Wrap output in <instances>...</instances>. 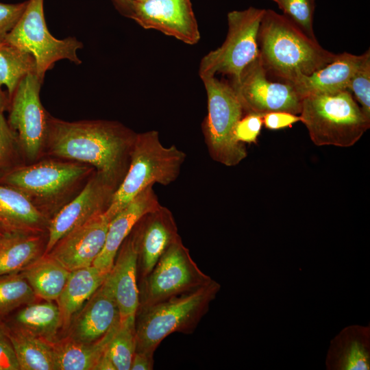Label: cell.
Returning a JSON list of instances; mask_svg holds the SVG:
<instances>
[{
  "mask_svg": "<svg viewBox=\"0 0 370 370\" xmlns=\"http://www.w3.org/2000/svg\"><path fill=\"white\" fill-rule=\"evenodd\" d=\"M136 134L116 121L71 122L51 116L44 157L90 165L119 186L129 168Z\"/></svg>",
  "mask_w": 370,
  "mask_h": 370,
  "instance_id": "6da1fadb",
  "label": "cell"
},
{
  "mask_svg": "<svg viewBox=\"0 0 370 370\" xmlns=\"http://www.w3.org/2000/svg\"><path fill=\"white\" fill-rule=\"evenodd\" d=\"M258 43L259 57L267 75L292 84L332 62L337 54L323 49L284 14L265 9Z\"/></svg>",
  "mask_w": 370,
  "mask_h": 370,
  "instance_id": "7a4b0ae2",
  "label": "cell"
},
{
  "mask_svg": "<svg viewBox=\"0 0 370 370\" xmlns=\"http://www.w3.org/2000/svg\"><path fill=\"white\" fill-rule=\"evenodd\" d=\"M95 171L88 164L47 156L1 175L0 183L21 192L51 219L80 193Z\"/></svg>",
  "mask_w": 370,
  "mask_h": 370,
  "instance_id": "3957f363",
  "label": "cell"
},
{
  "mask_svg": "<svg viewBox=\"0 0 370 370\" xmlns=\"http://www.w3.org/2000/svg\"><path fill=\"white\" fill-rule=\"evenodd\" d=\"M220 288V284L212 280L193 291L138 308L135 316L136 352L153 355L171 334H192Z\"/></svg>",
  "mask_w": 370,
  "mask_h": 370,
  "instance_id": "277c9868",
  "label": "cell"
},
{
  "mask_svg": "<svg viewBox=\"0 0 370 370\" xmlns=\"http://www.w3.org/2000/svg\"><path fill=\"white\" fill-rule=\"evenodd\" d=\"M185 152L164 146L156 130L137 133L125 176L106 211L112 220L144 189L158 183L168 186L179 177Z\"/></svg>",
  "mask_w": 370,
  "mask_h": 370,
  "instance_id": "5b68a950",
  "label": "cell"
},
{
  "mask_svg": "<svg viewBox=\"0 0 370 370\" xmlns=\"http://www.w3.org/2000/svg\"><path fill=\"white\" fill-rule=\"evenodd\" d=\"M300 118L317 146L352 147L370 127V119L347 89L304 97Z\"/></svg>",
  "mask_w": 370,
  "mask_h": 370,
  "instance_id": "8992f818",
  "label": "cell"
},
{
  "mask_svg": "<svg viewBox=\"0 0 370 370\" xmlns=\"http://www.w3.org/2000/svg\"><path fill=\"white\" fill-rule=\"evenodd\" d=\"M201 79L208 100L201 128L209 155L225 166H236L247 156L245 144L234 137L235 127L245 114L242 106L229 82L215 76Z\"/></svg>",
  "mask_w": 370,
  "mask_h": 370,
  "instance_id": "52a82bcc",
  "label": "cell"
},
{
  "mask_svg": "<svg viewBox=\"0 0 370 370\" xmlns=\"http://www.w3.org/2000/svg\"><path fill=\"white\" fill-rule=\"evenodd\" d=\"M264 10L249 7L227 14L226 38L221 47L201 59V78L219 73L227 75L230 84L238 82L244 69L259 55L258 34Z\"/></svg>",
  "mask_w": 370,
  "mask_h": 370,
  "instance_id": "ba28073f",
  "label": "cell"
},
{
  "mask_svg": "<svg viewBox=\"0 0 370 370\" xmlns=\"http://www.w3.org/2000/svg\"><path fill=\"white\" fill-rule=\"evenodd\" d=\"M212 280L199 268L180 238L169 247L149 274L138 282V308L193 291Z\"/></svg>",
  "mask_w": 370,
  "mask_h": 370,
  "instance_id": "9c48e42d",
  "label": "cell"
},
{
  "mask_svg": "<svg viewBox=\"0 0 370 370\" xmlns=\"http://www.w3.org/2000/svg\"><path fill=\"white\" fill-rule=\"evenodd\" d=\"M43 1L28 0L21 17L5 39L34 56L36 73L42 82L46 72L58 60L66 59L80 64L77 51L83 47L75 37L60 40L50 34L45 23Z\"/></svg>",
  "mask_w": 370,
  "mask_h": 370,
  "instance_id": "30bf717a",
  "label": "cell"
},
{
  "mask_svg": "<svg viewBox=\"0 0 370 370\" xmlns=\"http://www.w3.org/2000/svg\"><path fill=\"white\" fill-rule=\"evenodd\" d=\"M42 82L36 73L27 75L10 98L7 119L25 163L44 157L51 114L45 109L40 90Z\"/></svg>",
  "mask_w": 370,
  "mask_h": 370,
  "instance_id": "8fae6325",
  "label": "cell"
},
{
  "mask_svg": "<svg viewBox=\"0 0 370 370\" xmlns=\"http://www.w3.org/2000/svg\"><path fill=\"white\" fill-rule=\"evenodd\" d=\"M258 56L243 71L238 82L230 84L244 114L264 115L272 112L300 114L301 99L288 83L272 82Z\"/></svg>",
  "mask_w": 370,
  "mask_h": 370,
  "instance_id": "7c38bea8",
  "label": "cell"
},
{
  "mask_svg": "<svg viewBox=\"0 0 370 370\" xmlns=\"http://www.w3.org/2000/svg\"><path fill=\"white\" fill-rule=\"evenodd\" d=\"M118 188L95 170L80 193L49 220L44 254L69 232L105 212Z\"/></svg>",
  "mask_w": 370,
  "mask_h": 370,
  "instance_id": "4fadbf2b",
  "label": "cell"
},
{
  "mask_svg": "<svg viewBox=\"0 0 370 370\" xmlns=\"http://www.w3.org/2000/svg\"><path fill=\"white\" fill-rule=\"evenodd\" d=\"M129 18L145 29H156L188 45L200 39L190 0L133 1Z\"/></svg>",
  "mask_w": 370,
  "mask_h": 370,
  "instance_id": "5bb4252c",
  "label": "cell"
},
{
  "mask_svg": "<svg viewBox=\"0 0 370 370\" xmlns=\"http://www.w3.org/2000/svg\"><path fill=\"white\" fill-rule=\"evenodd\" d=\"M132 232L137 251L138 282L149 274L169 247L181 237L171 211L161 204L143 216Z\"/></svg>",
  "mask_w": 370,
  "mask_h": 370,
  "instance_id": "9a60e30c",
  "label": "cell"
},
{
  "mask_svg": "<svg viewBox=\"0 0 370 370\" xmlns=\"http://www.w3.org/2000/svg\"><path fill=\"white\" fill-rule=\"evenodd\" d=\"M111 219L106 212L62 237L47 253L70 271L92 265L103 247Z\"/></svg>",
  "mask_w": 370,
  "mask_h": 370,
  "instance_id": "2e32d148",
  "label": "cell"
},
{
  "mask_svg": "<svg viewBox=\"0 0 370 370\" xmlns=\"http://www.w3.org/2000/svg\"><path fill=\"white\" fill-rule=\"evenodd\" d=\"M119 321V311L108 275L72 317L66 336L78 342L92 343L103 336Z\"/></svg>",
  "mask_w": 370,
  "mask_h": 370,
  "instance_id": "e0dca14e",
  "label": "cell"
},
{
  "mask_svg": "<svg viewBox=\"0 0 370 370\" xmlns=\"http://www.w3.org/2000/svg\"><path fill=\"white\" fill-rule=\"evenodd\" d=\"M160 205L153 186L140 193L110 222L103 247L92 265L103 272L110 273L121 244L136 223Z\"/></svg>",
  "mask_w": 370,
  "mask_h": 370,
  "instance_id": "ac0fdd59",
  "label": "cell"
},
{
  "mask_svg": "<svg viewBox=\"0 0 370 370\" xmlns=\"http://www.w3.org/2000/svg\"><path fill=\"white\" fill-rule=\"evenodd\" d=\"M120 320L136 316L139 306L137 251L132 232L121 244L110 272Z\"/></svg>",
  "mask_w": 370,
  "mask_h": 370,
  "instance_id": "d6986e66",
  "label": "cell"
},
{
  "mask_svg": "<svg viewBox=\"0 0 370 370\" xmlns=\"http://www.w3.org/2000/svg\"><path fill=\"white\" fill-rule=\"evenodd\" d=\"M325 367L329 370H369V325H348L339 332L330 341Z\"/></svg>",
  "mask_w": 370,
  "mask_h": 370,
  "instance_id": "ffe728a7",
  "label": "cell"
},
{
  "mask_svg": "<svg viewBox=\"0 0 370 370\" xmlns=\"http://www.w3.org/2000/svg\"><path fill=\"white\" fill-rule=\"evenodd\" d=\"M49 220L21 192L0 183V231L3 234L47 233Z\"/></svg>",
  "mask_w": 370,
  "mask_h": 370,
  "instance_id": "44dd1931",
  "label": "cell"
},
{
  "mask_svg": "<svg viewBox=\"0 0 370 370\" xmlns=\"http://www.w3.org/2000/svg\"><path fill=\"white\" fill-rule=\"evenodd\" d=\"M365 53L356 56L347 52L337 54L328 64L309 75L299 77L291 85L299 97L332 93L345 90L349 80L365 58Z\"/></svg>",
  "mask_w": 370,
  "mask_h": 370,
  "instance_id": "7402d4cb",
  "label": "cell"
},
{
  "mask_svg": "<svg viewBox=\"0 0 370 370\" xmlns=\"http://www.w3.org/2000/svg\"><path fill=\"white\" fill-rule=\"evenodd\" d=\"M120 321L103 336L92 343H82L65 336L51 342L56 370H94L106 351Z\"/></svg>",
  "mask_w": 370,
  "mask_h": 370,
  "instance_id": "603a6c76",
  "label": "cell"
},
{
  "mask_svg": "<svg viewBox=\"0 0 370 370\" xmlns=\"http://www.w3.org/2000/svg\"><path fill=\"white\" fill-rule=\"evenodd\" d=\"M109 273L93 265L71 271L56 300L62 316V329L66 330L72 317L103 283Z\"/></svg>",
  "mask_w": 370,
  "mask_h": 370,
  "instance_id": "cb8c5ba5",
  "label": "cell"
},
{
  "mask_svg": "<svg viewBox=\"0 0 370 370\" xmlns=\"http://www.w3.org/2000/svg\"><path fill=\"white\" fill-rule=\"evenodd\" d=\"M47 232L14 234L0 239V276L20 272L45 252Z\"/></svg>",
  "mask_w": 370,
  "mask_h": 370,
  "instance_id": "d4e9b609",
  "label": "cell"
},
{
  "mask_svg": "<svg viewBox=\"0 0 370 370\" xmlns=\"http://www.w3.org/2000/svg\"><path fill=\"white\" fill-rule=\"evenodd\" d=\"M3 319L8 325L50 342L56 340L59 330L62 329L60 310L53 301L45 300L26 304L10 319Z\"/></svg>",
  "mask_w": 370,
  "mask_h": 370,
  "instance_id": "484cf974",
  "label": "cell"
},
{
  "mask_svg": "<svg viewBox=\"0 0 370 370\" xmlns=\"http://www.w3.org/2000/svg\"><path fill=\"white\" fill-rule=\"evenodd\" d=\"M37 297L56 301L71 271L47 254H43L20 271Z\"/></svg>",
  "mask_w": 370,
  "mask_h": 370,
  "instance_id": "4316f807",
  "label": "cell"
},
{
  "mask_svg": "<svg viewBox=\"0 0 370 370\" xmlns=\"http://www.w3.org/2000/svg\"><path fill=\"white\" fill-rule=\"evenodd\" d=\"M6 325L19 370H56L51 342Z\"/></svg>",
  "mask_w": 370,
  "mask_h": 370,
  "instance_id": "83f0119b",
  "label": "cell"
},
{
  "mask_svg": "<svg viewBox=\"0 0 370 370\" xmlns=\"http://www.w3.org/2000/svg\"><path fill=\"white\" fill-rule=\"evenodd\" d=\"M34 56L4 40L0 43V88L5 85L9 99L21 81L29 73H36Z\"/></svg>",
  "mask_w": 370,
  "mask_h": 370,
  "instance_id": "f1b7e54d",
  "label": "cell"
},
{
  "mask_svg": "<svg viewBox=\"0 0 370 370\" xmlns=\"http://www.w3.org/2000/svg\"><path fill=\"white\" fill-rule=\"evenodd\" d=\"M37 297L21 272L0 276V318L8 317Z\"/></svg>",
  "mask_w": 370,
  "mask_h": 370,
  "instance_id": "f546056e",
  "label": "cell"
},
{
  "mask_svg": "<svg viewBox=\"0 0 370 370\" xmlns=\"http://www.w3.org/2000/svg\"><path fill=\"white\" fill-rule=\"evenodd\" d=\"M135 316L120 320L106 352L116 370H130L136 352Z\"/></svg>",
  "mask_w": 370,
  "mask_h": 370,
  "instance_id": "4dcf8cb0",
  "label": "cell"
},
{
  "mask_svg": "<svg viewBox=\"0 0 370 370\" xmlns=\"http://www.w3.org/2000/svg\"><path fill=\"white\" fill-rule=\"evenodd\" d=\"M25 164L18 141L0 110V176Z\"/></svg>",
  "mask_w": 370,
  "mask_h": 370,
  "instance_id": "1f68e13d",
  "label": "cell"
},
{
  "mask_svg": "<svg viewBox=\"0 0 370 370\" xmlns=\"http://www.w3.org/2000/svg\"><path fill=\"white\" fill-rule=\"evenodd\" d=\"M284 15L312 40H317L313 30L315 0H281L278 5Z\"/></svg>",
  "mask_w": 370,
  "mask_h": 370,
  "instance_id": "d6a6232c",
  "label": "cell"
},
{
  "mask_svg": "<svg viewBox=\"0 0 370 370\" xmlns=\"http://www.w3.org/2000/svg\"><path fill=\"white\" fill-rule=\"evenodd\" d=\"M365 58L350 77L347 89L360 104L365 116L370 119V51L365 52Z\"/></svg>",
  "mask_w": 370,
  "mask_h": 370,
  "instance_id": "836d02e7",
  "label": "cell"
},
{
  "mask_svg": "<svg viewBox=\"0 0 370 370\" xmlns=\"http://www.w3.org/2000/svg\"><path fill=\"white\" fill-rule=\"evenodd\" d=\"M263 125L262 115L249 113L238 121L234 129V137L241 143H257Z\"/></svg>",
  "mask_w": 370,
  "mask_h": 370,
  "instance_id": "e575fe53",
  "label": "cell"
},
{
  "mask_svg": "<svg viewBox=\"0 0 370 370\" xmlns=\"http://www.w3.org/2000/svg\"><path fill=\"white\" fill-rule=\"evenodd\" d=\"M28 3V0L16 3L0 2V43L15 27Z\"/></svg>",
  "mask_w": 370,
  "mask_h": 370,
  "instance_id": "d590c367",
  "label": "cell"
},
{
  "mask_svg": "<svg viewBox=\"0 0 370 370\" xmlns=\"http://www.w3.org/2000/svg\"><path fill=\"white\" fill-rule=\"evenodd\" d=\"M0 370H19L8 327L2 318H0Z\"/></svg>",
  "mask_w": 370,
  "mask_h": 370,
  "instance_id": "8d00e7d4",
  "label": "cell"
},
{
  "mask_svg": "<svg viewBox=\"0 0 370 370\" xmlns=\"http://www.w3.org/2000/svg\"><path fill=\"white\" fill-rule=\"evenodd\" d=\"M300 121V116L286 112H272L262 116V121L264 127L272 130L289 127Z\"/></svg>",
  "mask_w": 370,
  "mask_h": 370,
  "instance_id": "74e56055",
  "label": "cell"
},
{
  "mask_svg": "<svg viewBox=\"0 0 370 370\" xmlns=\"http://www.w3.org/2000/svg\"><path fill=\"white\" fill-rule=\"evenodd\" d=\"M153 369V355L135 352L130 370H151Z\"/></svg>",
  "mask_w": 370,
  "mask_h": 370,
  "instance_id": "f35d334b",
  "label": "cell"
},
{
  "mask_svg": "<svg viewBox=\"0 0 370 370\" xmlns=\"http://www.w3.org/2000/svg\"><path fill=\"white\" fill-rule=\"evenodd\" d=\"M94 370H116V368L106 352V349L96 364Z\"/></svg>",
  "mask_w": 370,
  "mask_h": 370,
  "instance_id": "ab89813d",
  "label": "cell"
},
{
  "mask_svg": "<svg viewBox=\"0 0 370 370\" xmlns=\"http://www.w3.org/2000/svg\"><path fill=\"white\" fill-rule=\"evenodd\" d=\"M116 8L124 16L129 18L133 0H112Z\"/></svg>",
  "mask_w": 370,
  "mask_h": 370,
  "instance_id": "60d3db41",
  "label": "cell"
},
{
  "mask_svg": "<svg viewBox=\"0 0 370 370\" xmlns=\"http://www.w3.org/2000/svg\"><path fill=\"white\" fill-rule=\"evenodd\" d=\"M10 99L8 93L3 92L0 88V110L4 112L8 110Z\"/></svg>",
  "mask_w": 370,
  "mask_h": 370,
  "instance_id": "b9f144b4",
  "label": "cell"
},
{
  "mask_svg": "<svg viewBox=\"0 0 370 370\" xmlns=\"http://www.w3.org/2000/svg\"><path fill=\"white\" fill-rule=\"evenodd\" d=\"M272 1H273L274 2H275V3L278 4V5H280V1H281V0H272Z\"/></svg>",
  "mask_w": 370,
  "mask_h": 370,
  "instance_id": "7bdbcfd3",
  "label": "cell"
},
{
  "mask_svg": "<svg viewBox=\"0 0 370 370\" xmlns=\"http://www.w3.org/2000/svg\"><path fill=\"white\" fill-rule=\"evenodd\" d=\"M5 236L1 231H0V239L3 238Z\"/></svg>",
  "mask_w": 370,
  "mask_h": 370,
  "instance_id": "ee69618b",
  "label": "cell"
},
{
  "mask_svg": "<svg viewBox=\"0 0 370 370\" xmlns=\"http://www.w3.org/2000/svg\"><path fill=\"white\" fill-rule=\"evenodd\" d=\"M133 1H140V0H133Z\"/></svg>",
  "mask_w": 370,
  "mask_h": 370,
  "instance_id": "f6af8a7d",
  "label": "cell"
}]
</instances>
